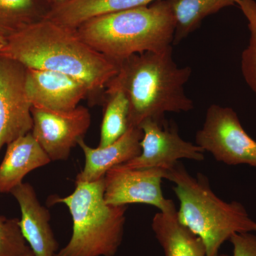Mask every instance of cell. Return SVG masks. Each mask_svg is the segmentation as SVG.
Returning a JSON list of instances; mask_svg holds the SVG:
<instances>
[{
	"label": "cell",
	"mask_w": 256,
	"mask_h": 256,
	"mask_svg": "<svg viewBox=\"0 0 256 256\" xmlns=\"http://www.w3.org/2000/svg\"><path fill=\"white\" fill-rule=\"evenodd\" d=\"M237 0H171L176 28L173 44H178L195 31L207 16L227 6H236Z\"/></svg>",
	"instance_id": "17"
},
{
	"label": "cell",
	"mask_w": 256,
	"mask_h": 256,
	"mask_svg": "<svg viewBox=\"0 0 256 256\" xmlns=\"http://www.w3.org/2000/svg\"><path fill=\"white\" fill-rule=\"evenodd\" d=\"M25 89L32 106L53 110H74L89 97L84 82L67 74L43 69L26 68Z\"/></svg>",
	"instance_id": "11"
},
{
	"label": "cell",
	"mask_w": 256,
	"mask_h": 256,
	"mask_svg": "<svg viewBox=\"0 0 256 256\" xmlns=\"http://www.w3.org/2000/svg\"><path fill=\"white\" fill-rule=\"evenodd\" d=\"M166 171L160 168L130 169L122 164L114 166L105 175L104 200L111 206L144 204L156 206L160 212L174 208L172 200L164 198L162 182Z\"/></svg>",
	"instance_id": "9"
},
{
	"label": "cell",
	"mask_w": 256,
	"mask_h": 256,
	"mask_svg": "<svg viewBox=\"0 0 256 256\" xmlns=\"http://www.w3.org/2000/svg\"><path fill=\"white\" fill-rule=\"evenodd\" d=\"M176 21L171 0L90 18L76 28L82 40L119 64L132 55L172 46Z\"/></svg>",
	"instance_id": "3"
},
{
	"label": "cell",
	"mask_w": 256,
	"mask_h": 256,
	"mask_svg": "<svg viewBox=\"0 0 256 256\" xmlns=\"http://www.w3.org/2000/svg\"><path fill=\"white\" fill-rule=\"evenodd\" d=\"M166 180L180 201L178 220L201 238L207 256H217L234 234L256 232V222L238 202L223 201L212 191L206 176H193L178 162L166 171Z\"/></svg>",
	"instance_id": "4"
},
{
	"label": "cell",
	"mask_w": 256,
	"mask_h": 256,
	"mask_svg": "<svg viewBox=\"0 0 256 256\" xmlns=\"http://www.w3.org/2000/svg\"><path fill=\"white\" fill-rule=\"evenodd\" d=\"M31 250L22 234L20 218L0 216V256H22Z\"/></svg>",
	"instance_id": "21"
},
{
	"label": "cell",
	"mask_w": 256,
	"mask_h": 256,
	"mask_svg": "<svg viewBox=\"0 0 256 256\" xmlns=\"http://www.w3.org/2000/svg\"><path fill=\"white\" fill-rule=\"evenodd\" d=\"M196 144L224 164L256 168V141L230 108L215 104L208 108L203 127L196 132Z\"/></svg>",
	"instance_id": "6"
},
{
	"label": "cell",
	"mask_w": 256,
	"mask_h": 256,
	"mask_svg": "<svg viewBox=\"0 0 256 256\" xmlns=\"http://www.w3.org/2000/svg\"><path fill=\"white\" fill-rule=\"evenodd\" d=\"M104 118L100 128L99 148H104L117 141L128 129L129 104L121 92L104 94Z\"/></svg>",
	"instance_id": "19"
},
{
	"label": "cell",
	"mask_w": 256,
	"mask_h": 256,
	"mask_svg": "<svg viewBox=\"0 0 256 256\" xmlns=\"http://www.w3.org/2000/svg\"><path fill=\"white\" fill-rule=\"evenodd\" d=\"M0 55L26 68L67 74L86 84L90 105L104 104L119 65L94 50L74 28L43 18L4 38Z\"/></svg>",
	"instance_id": "1"
},
{
	"label": "cell",
	"mask_w": 256,
	"mask_h": 256,
	"mask_svg": "<svg viewBox=\"0 0 256 256\" xmlns=\"http://www.w3.org/2000/svg\"><path fill=\"white\" fill-rule=\"evenodd\" d=\"M26 68L0 55V150L31 132L32 104L25 89Z\"/></svg>",
	"instance_id": "10"
},
{
	"label": "cell",
	"mask_w": 256,
	"mask_h": 256,
	"mask_svg": "<svg viewBox=\"0 0 256 256\" xmlns=\"http://www.w3.org/2000/svg\"><path fill=\"white\" fill-rule=\"evenodd\" d=\"M31 133L50 161L68 160L92 124V114L84 106L69 111L32 107Z\"/></svg>",
	"instance_id": "7"
},
{
	"label": "cell",
	"mask_w": 256,
	"mask_h": 256,
	"mask_svg": "<svg viewBox=\"0 0 256 256\" xmlns=\"http://www.w3.org/2000/svg\"><path fill=\"white\" fill-rule=\"evenodd\" d=\"M3 43H2V42H0V48H1L2 46Z\"/></svg>",
	"instance_id": "26"
},
{
	"label": "cell",
	"mask_w": 256,
	"mask_h": 256,
	"mask_svg": "<svg viewBox=\"0 0 256 256\" xmlns=\"http://www.w3.org/2000/svg\"><path fill=\"white\" fill-rule=\"evenodd\" d=\"M21 212L20 226L34 256H56L57 242L50 225V215L37 198L34 188L22 183L11 192Z\"/></svg>",
	"instance_id": "12"
},
{
	"label": "cell",
	"mask_w": 256,
	"mask_h": 256,
	"mask_svg": "<svg viewBox=\"0 0 256 256\" xmlns=\"http://www.w3.org/2000/svg\"><path fill=\"white\" fill-rule=\"evenodd\" d=\"M22 256H34V255L33 252L31 250V252H28V254H26L25 255Z\"/></svg>",
	"instance_id": "24"
},
{
	"label": "cell",
	"mask_w": 256,
	"mask_h": 256,
	"mask_svg": "<svg viewBox=\"0 0 256 256\" xmlns=\"http://www.w3.org/2000/svg\"><path fill=\"white\" fill-rule=\"evenodd\" d=\"M70 0H45V2L50 5V8L58 5L63 4L64 3L68 2Z\"/></svg>",
	"instance_id": "23"
},
{
	"label": "cell",
	"mask_w": 256,
	"mask_h": 256,
	"mask_svg": "<svg viewBox=\"0 0 256 256\" xmlns=\"http://www.w3.org/2000/svg\"><path fill=\"white\" fill-rule=\"evenodd\" d=\"M152 228L164 256H207L203 242L180 222L175 206L156 213Z\"/></svg>",
	"instance_id": "15"
},
{
	"label": "cell",
	"mask_w": 256,
	"mask_h": 256,
	"mask_svg": "<svg viewBox=\"0 0 256 256\" xmlns=\"http://www.w3.org/2000/svg\"><path fill=\"white\" fill-rule=\"evenodd\" d=\"M229 240L233 246L232 255L217 256H256V236L252 232L234 234Z\"/></svg>",
	"instance_id": "22"
},
{
	"label": "cell",
	"mask_w": 256,
	"mask_h": 256,
	"mask_svg": "<svg viewBox=\"0 0 256 256\" xmlns=\"http://www.w3.org/2000/svg\"><path fill=\"white\" fill-rule=\"evenodd\" d=\"M50 8L45 0H0V37L43 20Z\"/></svg>",
	"instance_id": "18"
},
{
	"label": "cell",
	"mask_w": 256,
	"mask_h": 256,
	"mask_svg": "<svg viewBox=\"0 0 256 256\" xmlns=\"http://www.w3.org/2000/svg\"><path fill=\"white\" fill-rule=\"evenodd\" d=\"M50 162L31 132L10 142L0 164V194L11 193L28 173Z\"/></svg>",
	"instance_id": "14"
},
{
	"label": "cell",
	"mask_w": 256,
	"mask_h": 256,
	"mask_svg": "<svg viewBox=\"0 0 256 256\" xmlns=\"http://www.w3.org/2000/svg\"><path fill=\"white\" fill-rule=\"evenodd\" d=\"M236 5L248 20L250 40L242 57V70L248 85L256 95V1L237 0Z\"/></svg>",
	"instance_id": "20"
},
{
	"label": "cell",
	"mask_w": 256,
	"mask_h": 256,
	"mask_svg": "<svg viewBox=\"0 0 256 256\" xmlns=\"http://www.w3.org/2000/svg\"><path fill=\"white\" fill-rule=\"evenodd\" d=\"M0 42H2V43L4 44V40L3 38H2V37H0Z\"/></svg>",
	"instance_id": "25"
},
{
	"label": "cell",
	"mask_w": 256,
	"mask_h": 256,
	"mask_svg": "<svg viewBox=\"0 0 256 256\" xmlns=\"http://www.w3.org/2000/svg\"><path fill=\"white\" fill-rule=\"evenodd\" d=\"M105 178L76 184L69 196H54L50 204H64L73 222L68 244L56 256H114L124 238L127 206H111L104 200Z\"/></svg>",
	"instance_id": "5"
},
{
	"label": "cell",
	"mask_w": 256,
	"mask_h": 256,
	"mask_svg": "<svg viewBox=\"0 0 256 256\" xmlns=\"http://www.w3.org/2000/svg\"><path fill=\"white\" fill-rule=\"evenodd\" d=\"M172 46L160 52L137 54L122 60L105 92H121L129 104L128 128L139 127L146 119L162 120L166 112H188L194 102L184 86L192 68L178 66Z\"/></svg>",
	"instance_id": "2"
},
{
	"label": "cell",
	"mask_w": 256,
	"mask_h": 256,
	"mask_svg": "<svg viewBox=\"0 0 256 256\" xmlns=\"http://www.w3.org/2000/svg\"><path fill=\"white\" fill-rule=\"evenodd\" d=\"M139 128L143 132L141 153L122 164L126 168L169 170L180 160H204V150L196 144L183 140L178 134V126L168 124L165 119H146Z\"/></svg>",
	"instance_id": "8"
},
{
	"label": "cell",
	"mask_w": 256,
	"mask_h": 256,
	"mask_svg": "<svg viewBox=\"0 0 256 256\" xmlns=\"http://www.w3.org/2000/svg\"><path fill=\"white\" fill-rule=\"evenodd\" d=\"M143 132L139 127H129L117 141L104 148L88 146L84 139L78 146L85 156L84 169L77 175L76 184L90 183L105 178L114 166L122 164L141 153Z\"/></svg>",
	"instance_id": "13"
},
{
	"label": "cell",
	"mask_w": 256,
	"mask_h": 256,
	"mask_svg": "<svg viewBox=\"0 0 256 256\" xmlns=\"http://www.w3.org/2000/svg\"><path fill=\"white\" fill-rule=\"evenodd\" d=\"M158 0H70L50 8L44 18L76 30L100 15L146 6Z\"/></svg>",
	"instance_id": "16"
}]
</instances>
